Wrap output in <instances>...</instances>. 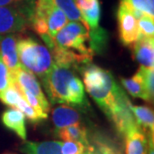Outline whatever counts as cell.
<instances>
[{
    "label": "cell",
    "mask_w": 154,
    "mask_h": 154,
    "mask_svg": "<svg viewBox=\"0 0 154 154\" xmlns=\"http://www.w3.org/2000/svg\"><path fill=\"white\" fill-rule=\"evenodd\" d=\"M43 85L52 102L86 107L84 86L70 68L53 64L42 78Z\"/></svg>",
    "instance_id": "6da1fadb"
},
{
    "label": "cell",
    "mask_w": 154,
    "mask_h": 154,
    "mask_svg": "<svg viewBox=\"0 0 154 154\" xmlns=\"http://www.w3.org/2000/svg\"><path fill=\"white\" fill-rule=\"evenodd\" d=\"M80 71L86 91L96 101L104 113L108 114L122 89L116 83L111 73L97 65L88 63L82 66Z\"/></svg>",
    "instance_id": "7a4b0ae2"
},
{
    "label": "cell",
    "mask_w": 154,
    "mask_h": 154,
    "mask_svg": "<svg viewBox=\"0 0 154 154\" xmlns=\"http://www.w3.org/2000/svg\"><path fill=\"white\" fill-rule=\"evenodd\" d=\"M17 52L22 68L38 75L41 79L53 65L52 55L47 47L32 38H21L17 42Z\"/></svg>",
    "instance_id": "3957f363"
},
{
    "label": "cell",
    "mask_w": 154,
    "mask_h": 154,
    "mask_svg": "<svg viewBox=\"0 0 154 154\" xmlns=\"http://www.w3.org/2000/svg\"><path fill=\"white\" fill-rule=\"evenodd\" d=\"M34 3L30 0L10 6H0V35L23 32L30 25Z\"/></svg>",
    "instance_id": "277c9868"
},
{
    "label": "cell",
    "mask_w": 154,
    "mask_h": 154,
    "mask_svg": "<svg viewBox=\"0 0 154 154\" xmlns=\"http://www.w3.org/2000/svg\"><path fill=\"white\" fill-rule=\"evenodd\" d=\"M87 42H89V31L83 24L77 21L68 22L53 38V44L55 45L93 56L94 53L86 44Z\"/></svg>",
    "instance_id": "5b68a950"
},
{
    "label": "cell",
    "mask_w": 154,
    "mask_h": 154,
    "mask_svg": "<svg viewBox=\"0 0 154 154\" xmlns=\"http://www.w3.org/2000/svg\"><path fill=\"white\" fill-rule=\"evenodd\" d=\"M119 38L123 45L130 46L138 38L137 20L127 6L120 2L117 10Z\"/></svg>",
    "instance_id": "8992f818"
},
{
    "label": "cell",
    "mask_w": 154,
    "mask_h": 154,
    "mask_svg": "<svg viewBox=\"0 0 154 154\" xmlns=\"http://www.w3.org/2000/svg\"><path fill=\"white\" fill-rule=\"evenodd\" d=\"M11 81H15L20 87H22L26 90L34 95V96L39 100L43 111L48 114V111L50 109V105L49 102L46 99L44 93H43L40 84L38 83L37 79H36L35 75L32 72L28 71V70L24 69L21 67L20 69H18L13 76L10 77Z\"/></svg>",
    "instance_id": "52a82bcc"
},
{
    "label": "cell",
    "mask_w": 154,
    "mask_h": 154,
    "mask_svg": "<svg viewBox=\"0 0 154 154\" xmlns=\"http://www.w3.org/2000/svg\"><path fill=\"white\" fill-rule=\"evenodd\" d=\"M0 54L8 68L9 75L10 77L13 76L15 72L21 68L17 52V41L14 35H7L5 37L0 36Z\"/></svg>",
    "instance_id": "ba28073f"
},
{
    "label": "cell",
    "mask_w": 154,
    "mask_h": 154,
    "mask_svg": "<svg viewBox=\"0 0 154 154\" xmlns=\"http://www.w3.org/2000/svg\"><path fill=\"white\" fill-rule=\"evenodd\" d=\"M133 56L141 66L154 68V38L138 37L133 43Z\"/></svg>",
    "instance_id": "9c48e42d"
},
{
    "label": "cell",
    "mask_w": 154,
    "mask_h": 154,
    "mask_svg": "<svg viewBox=\"0 0 154 154\" xmlns=\"http://www.w3.org/2000/svg\"><path fill=\"white\" fill-rule=\"evenodd\" d=\"M126 144V154H146L148 139L142 129L134 125L124 134Z\"/></svg>",
    "instance_id": "30bf717a"
},
{
    "label": "cell",
    "mask_w": 154,
    "mask_h": 154,
    "mask_svg": "<svg viewBox=\"0 0 154 154\" xmlns=\"http://www.w3.org/2000/svg\"><path fill=\"white\" fill-rule=\"evenodd\" d=\"M1 120L5 127L15 132L22 140H26L27 133L25 126V116L22 112L16 108L7 109L2 113Z\"/></svg>",
    "instance_id": "8fae6325"
},
{
    "label": "cell",
    "mask_w": 154,
    "mask_h": 154,
    "mask_svg": "<svg viewBox=\"0 0 154 154\" xmlns=\"http://www.w3.org/2000/svg\"><path fill=\"white\" fill-rule=\"evenodd\" d=\"M61 146L60 141H27L20 147V151L24 154H62Z\"/></svg>",
    "instance_id": "7c38bea8"
},
{
    "label": "cell",
    "mask_w": 154,
    "mask_h": 154,
    "mask_svg": "<svg viewBox=\"0 0 154 154\" xmlns=\"http://www.w3.org/2000/svg\"><path fill=\"white\" fill-rule=\"evenodd\" d=\"M52 120L57 130L75 123H79V113L72 107L66 105L57 106L52 112Z\"/></svg>",
    "instance_id": "4fadbf2b"
},
{
    "label": "cell",
    "mask_w": 154,
    "mask_h": 154,
    "mask_svg": "<svg viewBox=\"0 0 154 154\" xmlns=\"http://www.w3.org/2000/svg\"><path fill=\"white\" fill-rule=\"evenodd\" d=\"M130 109L135 118L138 127L142 129L146 134H153L154 132V115L152 109L147 106H135L130 104Z\"/></svg>",
    "instance_id": "5bb4252c"
},
{
    "label": "cell",
    "mask_w": 154,
    "mask_h": 154,
    "mask_svg": "<svg viewBox=\"0 0 154 154\" xmlns=\"http://www.w3.org/2000/svg\"><path fill=\"white\" fill-rule=\"evenodd\" d=\"M58 135L64 141H71V142H79L85 146H90L89 143L87 130L80 123H75L58 130Z\"/></svg>",
    "instance_id": "9a60e30c"
},
{
    "label": "cell",
    "mask_w": 154,
    "mask_h": 154,
    "mask_svg": "<svg viewBox=\"0 0 154 154\" xmlns=\"http://www.w3.org/2000/svg\"><path fill=\"white\" fill-rule=\"evenodd\" d=\"M121 83L126 89V91L132 97L141 98V99L145 100L147 102H150L148 95H147L145 90V86H144L142 74H141L139 69L130 78H121Z\"/></svg>",
    "instance_id": "2e32d148"
},
{
    "label": "cell",
    "mask_w": 154,
    "mask_h": 154,
    "mask_svg": "<svg viewBox=\"0 0 154 154\" xmlns=\"http://www.w3.org/2000/svg\"><path fill=\"white\" fill-rule=\"evenodd\" d=\"M45 1L50 3L51 5L55 6V7L59 8L60 10H62L68 19L71 21H77V22L83 24L85 26V28L89 31L88 24L85 22L80 11L75 6L74 0H45Z\"/></svg>",
    "instance_id": "e0dca14e"
},
{
    "label": "cell",
    "mask_w": 154,
    "mask_h": 154,
    "mask_svg": "<svg viewBox=\"0 0 154 154\" xmlns=\"http://www.w3.org/2000/svg\"><path fill=\"white\" fill-rule=\"evenodd\" d=\"M107 40V32L100 26L89 30V47L93 51V53H102L106 48Z\"/></svg>",
    "instance_id": "ac0fdd59"
},
{
    "label": "cell",
    "mask_w": 154,
    "mask_h": 154,
    "mask_svg": "<svg viewBox=\"0 0 154 154\" xmlns=\"http://www.w3.org/2000/svg\"><path fill=\"white\" fill-rule=\"evenodd\" d=\"M120 2L127 6L130 11L138 10L142 12L144 15L154 17V2L149 0H120Z\"/></svg>",
    "instance_id": "d6986e66"
},
{
    "label": "cell",
    "mask_w": 154,
    "mask_h": 154,
    "mask_svg": "<svg viewBox=\"0 0 154 154\" xmlns=\"http://www.w3.org/2000/svg\"><path fill=\"white\" fill-rule=\"evenodd\" d=\"M80 13H81L83 19L85 20V22L88 24L89 30L97 28V27L99 26V21H100V16H101L100 1L95 3L90 9L82 11V12H80Z\"/></svg>",
    "instance_id": "ffe728a7"
},
{
    "label": "cell",
    "mask_w": 154,
    "mask_h": 154,
    "mask_svg": "<svg viewBox=\"0 0 154 154\" xmlns=\"http://www.w3.org/2000/svg\"><path fill=\"white\" fill-rule=\"evenodd\" d=\"M21 98H22V95H21L19 90L17 89L13 82H10L8 87L0 94V100L3 103L8 106L15 107V108H16L17 104Z\"/></svg>",
    "instance_id": "44dd1931"
},
{
    "label": "cell",
    "mask_w": 154,
    "mask_h": 154,
    "mask_svg": "<svg viewBox=\"0 0 154 154\" xmlns=\"http://www.w3.org/2000/svg\"><path fill=\"white\" fill-rule=\"evenodd\" d=\"M138 37L154 38V17L143 15L138 19Z\"/></svg>",
    "instance_id": "7402d4cb"
},
{
    "label": "cell",
    "mask_w": 154,
    "mask_h": 154,
    "mask_svg": "<svg viewBox=\"0 0 154 154\" xmlns=\"http://www.w3.org/2000/svg\"><path fill=\"white\" fill-rule=\"evenodd\" d=\"M139 70L142 74L144 86H145L146 93L148 95V98L150 102L153 101V95H154V70L153 68H146V67L140 66Z\"/></svg>",
    "instance_id": "603a6c76"
},
{
    "label": "cell",
    "mask_w": 154,
    "mask_h": 154,
    "mask_svg": "<svg viewBox=\"0 0 154 154\" xmlns=\"http://www.w3.org/2000/svg\"><path fill=\"white\" fill-rule=\"evenodd\" d=\"M16 109H18L19 111H21L24 114V116H27V118L29 120H31L32 122H39L41 119V117L39 116V114L32 108L31 106L27 103V101L22 97L18 102Z\"/></svg>",
    "instance_id": "cb8c5ba5"
},
{
    "label": "cell",
    "mask_w": 154,
    "mask_h": 154,
    "mask_svg": "<svg viewBox=\"0 0 154 154\" xmlns=\"http://www.w3.org/2000/svg\"><path fill=\"white\" fill-rule=\"evenodd\" d=\"M11 82L10 75H9L8 68L6 67L2 60L1 54H0V94L8 87Z\"/></svg>",
    "instance_id": "d4e9b609"
},
{
    "label": "cell",
    "mask_w": 154,
    "mask_h": 154,
    "mask_svg": "<svg viewBox=\"0 0 154 154\" xmlns=\"http://www.w3.org/2000/svg\"><path fill=\"white\" fill-rule=\"evenodd\" d=\"M98 1H99V0H74V3L77 9H78L80 12H82V11L90 9L92 6Z\"/></svg>",
    "instance_id": "484cf974"
},
{
    "label": "cell",
    "mask_w": 154,
    "mask_h": 154,
    "mask_svg": "<svg viewBox=\"0 0 154 154\" xmlns=\"http://www.w3.org/2000/svg\"><path fill=\"white\" fill-rule=\"evenodd\" d=\"M146 154H154L153 134H148V142H147V153Z\"/></svg>",
    "instance_id": "4316f807"
},
{
    "label": "cell",
    "mask_w": 154,
    "mask_h": 154,
    "mask_svg": "<svg viewBox=\"0 0 154 154\" xmlns=\"http://www.w3.org/2000/svg\"><path fill=\"white\" fill-rule=\"evenodd\" d=\"M25 1V0H0V6H10L14 4H18Z\"/></svg>",
    "instance_id": "83f0119b"
},
{
    "label": "cell",
    "mask_w": 154,
    "mask_h": 154,
    "mask_svg": "<svg viewBox=\"0 0 154 154\" xmlns=\"http://www.w3.org/2000/svg\"><path fill=\"white\" fill-rule=\"evenodd\" d=\"M101 154H120L119 151H117V150H115L113 147L111 146H108V145H105L102 148V150H101Z\"/></svg>",
    "instance_id": "f1b7e54d"
},
{
    "label": "cell",
    "mask_w": 154,
    "mask_h": 154,
    "mask_svg": "<svg viewBox=\"0 0 154 154\" xmlns=\"http://www.w3.org/2000/svg\"><path fill=\"white\" fill-rule=\"evenodd\" d=\"M149 1H151V2H154V0H149Z\"/></svg>",
    "instance_id": "f546056e"
},
{
    "label": "cell",
    "mask_w": 154,
    "mask_h": 154,
    "mask_svg": "<svg viewBox=\"0 0 154 154\" xmlns=\"http://www.w3.org/2000/svg\"><path fill=\"white\" fill-rule=\"evenodd\" d=\"M5 154H11V153H5Z\"/></svg>",
    "instance_id": "4dcf8cb0"
}]
</instances>
